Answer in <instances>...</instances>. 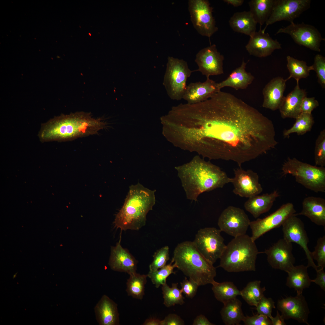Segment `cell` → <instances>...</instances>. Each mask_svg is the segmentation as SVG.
I'll list each match as a JSON object with an SVG mask.
<instances>
[{
    "instance_id": "obj_31",
    "label": "cell",
    "mask_w": 325,
    "mask_h": 325,
    "mask_svg": "<svg viewBox=\"0 0 325 325\" xmlns=\"http://www.w3.org/2000/svg\"><path fill=\"white\" fill-rule=\"evenodd\" d=\"M220 311L222 320L226 325H239L245 316L242 308V302L237 298L223 304Z\"/></svg>"
},
{
    "instance_id": "obj_26",
    "label": "cell",
    "mask_w": 325,
    "mask_h": 325,
    "mask_svg": "<svg viewBox=\"0 0 325 325\" xmlns=\"http://www.w3.org/2000/svg\"><path fill=\"white\" fill-rule=\"evenodd\" d=\"M94 311L99 325L119 324L117 305L107 296H102L95 306Z\"/></svg>"
},
{
    "instance_id": "obj_5",
    "label": "cell",
    "mask_w": 325,
    "mask_h": 325,
    "mask_svg": "<svg viewBox=\"0 0 325 325\" xmlns=\"http://www.w3.org/2000/svg\"><path fill=\"white\" fill-rule=\"evenodd\" d=\"M171 262L199 286L211 284L216 276V268L199 251L193 241H185L175 248Z\"/></svg>"
},
{
    "instance_id": "obj_24",
    "label": "cell",
    "mask_w": 325,
    "mask_h": 325,
    "mask_svg": "<svg viewBox=\"0 0 325 325\" xmlns=\"http://www.w3.org/2000/svg\"><path fill=\"white\" fill-rule=\"evenodd\" d=\"M306 95L305 90L301 89L299 83H297L294 89L284 97L280 106L279 109L282 118L296 119L301 113V103Z\"/></svg>"
},
{
    "instance_id": "obj_27",
    "label": "cell",
    "mask_w": 325,
    "mask_h": 325,
    "mask_svg": "<svg viewBox=\"0 0 325 325\" xmlns=\"http://www.w3.org/2000/svg\"><path fill=\"white\" fill-rule=\"evenodd\" d=\"M280 195L279 193L277 190L270 193L255 195L249 198L245 203L244 208L254 218H257L268 212Z\"/></svg>"
},
{
    "instance_id": "obj_14",
    "label": "cell",
    "mask_w": 325,
    "mask_h": 325,
    "mask_svg": "<svg viewBox=\"0 0 325 325\" xmlns=\"http://www.w3.org/2000/svg\"><path fill=\"white\" fill-rule=\"evenodd\" d=\"M293 204L288 203L282 205L276 211L263 218H258L250 221L252 239H257L270 231L282 226L286 219L296 214Z\"/></svg>"
},
{
    "instance_id": "obj_1",
    "label": "cell",
    "mask_w": 325,
    "mask_h": 325,
    "mask_svg": "<svg viewBox=\"0 0 325 325\" xmlns=\"http://www.w3.org/2000/svg\"><path fill=\"white\" fill-rule=\"evenodd\" d=\"M178 147L210 160L244 163L278 144L272 121L234 95L221 91L203 102L182 104L175 121Z\"/></svg>"
},
{
    "instance_id": "obj_53",
    "label": "cell",
    "mask_w": 325,
    "mask_h": 325,
    "mask_svg": "<svg viewBox=\"0 0 325 325\" xmlns=\"http://www.w3.org/2000/svg\"><path fill=\"white\" fill-rule=\"evenodd\" d=\"M224 2L228 4L231 5L234 7L241 5L243 3V0H224Z\"/></svg>"
},
{
    "instance_id": "obj_13",
    "label": "cell",
    "mask_w": 325,
    "mask_h": 325,
    "mask_svg": "<svg viewBox=\"0 0 325 325\" xmlns=\"http://www.w3.org/2000/svg\"><path fill=\"white\" fill-rule=\"evenodd\" d=\"M310 0H275L271 14L262 29L265 32L267 27L282 21L291 23L299 17L310 6Z\"/></svg>"
},
{
    "instance_id": "obj_40",
    "label": "cell",
    "mask_w": 325,
    "mask_h": 325,
    "mask_svg": "<svg viewBox=\"0 0 325 325\" xmlns=\"http://www.w3.org/2000/svg\"><path fill=\"white\" fill-rule=\"evenodd\" d=\"M315 166H325V130L321 131L315 142L314 152Z\"/></svg>"
},
{
    "instance_id": "obj_20",
    "label": "cell",
    "mask_w": 325,
    "mask_h": 325,
    "mask_svg": "<svg viewBox=\"0 0 325 325\" xmlns=\"http://www.w3.org/2000/svg\"><path fill=\"white\" fill-rule=\"evenodd\" d=\"M245 48L250 55L261 58L268 56L275 50L281 49V45L277 39H272L268 33L263 32L260 27L258 31L250 37Z\"/></svg>"
},
{
    "instance_id": "obj_25",
    "label": "cell",
    "mask_w": 325,
    "mask_h": 325,
    "mask_svg": "<svg viewBox=\"0 0 325 325\" xmlns=\"http://www.w3.org/2000/svg\"><path fill=\"white\" fill-rule=\"evenodd\" d=\"M295 215L305 216L316 224L325 228V199L313 196L305 198L302 202V211Z\"/></svg>"
},
{
    "instance_id": "obj_51",
    "label": "cell",
    "mask_w": 325,
    "mask_h": 325,
    "mask_svg": "<svg viewBox=\"0 0 325 325\" xmlns=\"http://www.w3.org/2000/svg\"><path fill=\"white\" fill-rule=\"evenodd\" d=\"M270 319L272 325H285V319L282 315H280L278 311H277L276 316L273 317L272 316L269 318Z\"/></svg>"
},
{
    "instance_id": "obj_12",
    "label": "cell",
    "mask_w": 325,
    "mask_h": 325,
    "mask_svg": "<svg viewBox=\"0 0 325 325\" xmlns=\"http://www.w3.org/2000/svg\"><path fill=\"white\" fill-rule=\"evenodd\" d=\"M250 222L243 209L229 206L221 212L218 224L221 231L235 237L246 234Z\"/></svg>"
},
{
    "instance_id": "obj_39",
    "label": "cell",
    "mask_w": 325,
    "mask_h": 325,
    "mask_svg": "<svg viewBox=\"0 0 325 325\" xmlns=\"http://www.w3.org/2000/svg\"><path fill=\"white\" fill-rule=\"evenodd\" d=\"M170 262L169 264L166 265L164 267L155 271H150L147 274L148 277L151 280L155 287L158 288L161 285L166 283L167 278L172 274H175L174 271L175 268H176V265Z\"/></svg>"
},
{
    "instance_id": "obj_52",
    "label": "cell",
    "mask_w": 325,
    "mask_h": 325,
    "mask_svg": "<svg viewBox=\"0 0 325 325\" xmlns=\"http://www.w3.org/2000/svg\"><path fill=\"white\" fill-rule=\"evenodd\" d=\"M161 320L159 319L150 318L147 319L143 325H160Z\"/></svg>"
},
{
    "instance_id": "obj_37",
    "label": "cell",
    "mask_w": 325,
    "mask_h": 325,
    "mask_svg": "<svg viewBox=\"0 0 325 325\" xmlns=\"http://www.w3.org/2000/svg\"><path fill=\"white\" fill-rule=\"evenodd\" d=\"M296 119L295 123L291 128L283 131L284 138L289 137L293 133H296L298 135H303L311 131L314 123L311 113H302Z\"/></svg>"
},
{
    "instance_id": "obj_49",
    "label": "cell",
    "mask_w": 325,
    "mask_h": 325,
    "mask_svg": "<svg viewBox=\"0 0 325 325\" xmlns=\"http://www.w3.org/2000/svg\"><path fill=\"white\" fill-rule=\"evenodd\" d=\"M324 268H320L316 270L317 276L314 280H311V282H314L318 285L323 290H325V273Z\"/></svg>"
},
{
    "instance_id": "obj_23",
    "label": "cell",
    "mask_w": 325,
    "mask_h": 325,
    "mask_svg": "<svg viewBox=\"0 0 325 325\" xmlns=\"http://www.w3.org/2000/svg\"><path fill=\"white\" fill-rule=\"evenodd\" d=\"M287 81L281 77H277L265 85L262 91L263 107L272 111L279 109L284 97L283 94Z\"/></svg>"
},
{
    "instance_id": "obj_11",
    "label": "cell",
    "mask_w": 325,
    "mask_h": 325,
    "mask_svg": "<svg viewBox=\"0 0 325 325\" xmlns=\"http://www.w3.org/2000/svg\"><path fill=\"white\" fill-rule=\"evenodd\" d=\"M280 33L288 34L297 44L317 52L320 51V43L325 40L316 28L303 23H291L287 26L279 29L276 34Z\"/></svg>"
},
{
    "instance_id": "obj_7",
    "label": "cell",
    "mask_w": 325,
    "mask_h": 325,
    "mask_svg": "<svg viewBox=\"0 0 325 325\" xmlns=\"http://www.w3.org/2000/svg\"><path fill=\"white\" fill-rule=\"evenodd\" d=\"M283 175H290L305 188L316 193L325 192V168L313 166L295 158L288 157L283 164Z\"/></svg>"
},
{
    "instance_id": "obj_9",
    "label": "cell",
    "mask_w": 325,
    "mask_h": 325,
    "mask_svg": "<svg viewBox=\"0 0 325 325\" xmlns=\"http://www.w3.org/2000/svg\"><path fill=\"white\" fill-rule=\"evenodd\" d=\"M221 232L214 227L200 229L193 241L199 251L213 264L220 258L226 246Z\"/></svg>"
},
{
    "instance_id": "obj_15",
    "label": "cell",
    "mask_w": 325,
    "mask_h": 325,
    "mask_svg": "<svg viewBox=\"0 0 325 325\" xmlns=\"http://www.w3.org/2000/svg\"><path fill=\"white\" fill-rule=\"evenodd\" d=\"M282 226L283 238L289 242L299 245L306 255L307 267H312L316 271L318 267L314 263L311 252L308 247L309 238L302 221L295 214L288 218Z\"/></svg>"
},
{
    "instance_id": "obj_50",
    "label": "cell",
    "mask_w": 325,
    "mask_h": 325,
    "mask_svg": "<svg viewBox=\"0 0 325 325\" xmlns=\"http://www.w3.org/2000/svg\"><path fill=\"white\" fill-rule=\"evenodd\" d=\"M193 325H213L214 324L210 322L204 315L200 314L194 319Z\"/></svg>"
},
{
    "instance_id": "obj_43",
    "label": "cell",
    "mask_w": 325,
    "mask_h": 325,
    "mask_svg": "<svg viewBox=\"0 0 325 325\" xmlns=\"http://www.w3.org/2000/svg\"><path fill=\"white\" fill-rule=\"evenodd\" d=\"M313 70L316 73L318 83L322 88H325V58L321 54H317L314 58L312 65Z\"/></svg>"
},
{
    "instance_id": "obj_47",
    "label": "cell",
    "mask_w": 325,
    "mask_h": 325,
    "mask_svg": "<svg viewBox=\"0 0 325 325\" xmlns=\"http://www.w3.org/2000/svg\"><path fill=\"white\" fill-rule=\"evenodd\" d=\"M319 106L318 102L314 97H305L303 99L301 105V113H311L314 110Z\"/></svg>"
},
{
    "instance_id": "obj_44",
    "label": "cell",
    "mask_w": 325,
    "mask_h": 325,
    "mask_svg": "<svg viewBox=\"0 0 325 325\" xmlns=\"http://www.w3.org/2000/svg\"><path fill=\"white\" fill-rule=\"evenodd\" d=\"M274 303L271 298H267L264 295L255 307L257 313L270 318L272 317V309L275 308Z\"/></svg>"
},
{
    "instance_id": "obj_42",
    "label": "cell",
    "mask_w": 325,
    "mask_h": 325,
    "mask_svg": "<svg viewBox=\"0 0 325 325\" xmlns=\"http://www.w3.org/2000/svg\"><path fill=\"white\" fill-rule=\"evenodd\" d=\"M314 259L317 263L318 268H324L325 267V236L319 238L314 250L311 252Z\"/></svg>"
},
{
    "instance_id": "obj_2",
    "label": "cell",
    "mask_w": 325,
    "mask_h": 325,
    "mask_svg": "<svg viewBox=\"0 0 325 325\" xmlns=\"http://www.w3.org/2000/svg\"><path fill=\"white\" fill-rule=\"evenodd\" d=\"M187 198L197 201L202 193L222 188L231 183L232 178L218 166L199 156L189 162L175 167Z\"/></svg>"
},
{
    "instance_id": "obj_18",
    "label": "cell",
    "mask_w": 325,
    "mask_h": 325,
    "mask_svg": "<svg viewBox=\"0 0 325 325\" xmlns=\"http://www.w3.org/2000/svg\"><path fill=\"white\" fill-rule=\"evenodd\" d=\"M223 55L213 44L200 50L197 54L195 61L198 66L195 71H199L206 78L224 73Z\"/></svg>"
},
{
    "instance_id": "obj_30",
    "label": "cell",
    "mask_w": 325,
    "mask_h": 325,
    "mask_svg": "<svg viewBox=\"0 0 325 325\" xmlns=\"http://www.w3.org/2000/svg\"><path fill=\"white\" fill-rule=\"evenodd\" d=\"M308 267L303 265L293 266L287 273L286 284L289 288L294 289L297 295L302 294L303 290L309 287L311 280L308 272Z\"/></svg>"
},
{
    "instance_id": "obj_4",
    "label": "cell",
    "mask_w": 325,
    "mask_h": 325,
    "mask_svg": "<svg viewBox=\"0 0 325 325\" xmlns=\"http://www.w3.org/2000/svg\"><path fill=\"white\" fill-rule=\"evenodd\" d=\"M155 191L139 183L131 186L124 203L116 215L115 227L125 231L138 230L144 226L147 215L155 204Z\"/></svg>"
},
{
    "instance_id": "obj_48",
    "label": "cell",
    "mask_w": 325,
    "mask_h": 325,
    "mask_svg": "<svg viewBox=\"0 0 325 325\" xmlns=\"http://www.w3.org/2000/svg\"><path fill=\"white\" fill-rule=\"evenodd\" d=\"M184 320L178 315L170 314L161 320L160 325H184Z\"/></svg>"
},
{
    "instance_id": "obj_8",
    "label": "cell",
    "mask_w": 325,
    "mask_h": 325,
    "mask_svg": "<svg viewBox=\"0 0 325 325\" xmlns=\"http://www.w3.org/2000/svg\"><path fill=\"white\" fill-rule=\"evenodd\" d=\"M194 71L190 70L184 60L168 57L163 84L171 99L176 101L182 99L187 86V79Z\"/></svg>"
},
{
    "instance_id": "obj_38",
    "label": "cell",
    "mask_w": 325,
    "mask_h": 325,
    "mask_svg": "<svg viewBox=\"0 0 325 325\" xmlns=\"http://www.w3.org/2000/svg\"><path fill=\"white\" fill-rule=\"evenodd\" d=\"M178 285V283H172L171 287L166 283L162 285L163 304L166 307L169 308L177 304L182 305L184 303L182 292Z\"/></svg>"
},
{
    "instance_id": "obj_16",
    "label": "cell",
    "mask_w": 325,
    "mask_h": 325,
    "mask_svg": "<svg viewBox=\"0 0 325 325\" xmlns=\"http://www.w3.org/2000/svg\"><path fill=\"white\" fill-rule=\"evenodd\" d=\"M292 250V243L283 238L262 253L267 255L268 262L273 268L287 273L294 266L295 262Z\"/></svg>"
},
{
    "instance_id": "obj_6",
    "label": "cell",
    "mask_w": 325,
    "mask_h": 325,
    "mask_svg": "<svg viewBox=\"0 0 325 325\" xmlns=\"http://www.w3.org/2000/svg\"><path fill=\"white\" fill-rule=\"evenodd\" d=\"M260 253L248 235L234 237L226 246L218 267L229 272L255 271L257 256Z\"/></svg>"
},
{
    "instance_id": "obj_32",
    "label": "cell",
    "mask_w": 325,
    "mask_h": 325,
    "mask_svg": "<svg viewBox=\"0 0 325 325\" xmlns=\"http://www.w3.org/2000/svg\"><path fill=\"white\" fill-rule=\"evenodd\" d=\"M275 0H251L249 2V11L257 23L262 26L269 18Z\"/></svg>"
},
{
    "instance_id": "obj_36",
    "label": "cell",
    "mask_w": 325,
    "mask_h": 325,
    "mask_svg": "<svg viewBox=\"0 0 325 325\" xmlns=\"http://www.w3.org/2000/svg\"><path fill=\"white\" fill-rule=\"evenodd\" d=\"M260 280H255L249 282L242 290L240 296L249 305L256 307L264 296L265 287L261 286Z\"/></svg>"
},
{
    "instance_id": "obj_17",
    "label": "cell",
    "mask_w": 325,
    "mask_h": 325,
    "mask_svg": "<svg viewBox=\"0 0 325 325\" xmlns=\"http://www.w3.org/2000/svg\"><path fill=\"white\" fill-rule=\"evenodd\" d=\"M234 176L231 178L233 193L241 197L249 198L259 195L263 191L258 174L251 170L241 167L234 169Z\"/></svg>"
},
{
    "instance_id": "obj_22",
    "label": "cell",
    "mask_w": 325,
    "mask_h": 325,
    "mask_svg": "<svg viewBox=\"0 0 325 325\" xmlns=\"http://www.w3.org/2000/svg\"><path fill=\"white\" fill-rule=\"evenodd\" d=\"M137 263L128 250L122 246L120 241L115 246L111 247L109 265L113 270L130 275L136 272Z\"/></svg>"
},
{
    "instance_id": "obj_33",
    "label": "cell",
    "mask_w": 325,
    "mask_h": 325,
    "mask_svg": "<svg viewBox=\"0 0 325 325\" xmlns=\"http://www.w3.org/2000/svg\"><path fill=\"white\" fill-rule=\"evenodd\" d=\"M212 284L215 297L223 304L240 296V291L231 282L219 283L214 280Z\"/></svg>"
},
{
    "instance_id": "obj_19",
    "label": "cell",
    "mask_w": 325,
    "mask_h": 325,
    "mask_svg": "<svg viewBox=\"0 0 325 325\" xmlns=\"http://www.w3.org/2000/svg\"><path fill=\"white\" fill-rule=\"evenodd\" d=\"M277 308L285 320L292 319L309 325L308 318L309 310L302 294L279 300Z\"/></svg>"
},
{
    "instance_id": "obj_35",
    "label": "cell",
    "mask_w": 325,
    "mask_h": 325,
    "mask_svg": "<svg viewBox=\"0 0 325 325\" xmlns=\"http://www.w3.org/2000/svg\"><path fill=\"white\" fill-rule=\"evenodd\" d=\"M287 67L289 73V76L287 80L293 78L299 83V80L302 78H305L309 75L310 71L313 70L312 66H308L306 63L303 60H298L290 56L286 57Z\"/></svg>"
},
{
    "instance_id": "obj_45",
    "label": "cell",
    "mask_w": 325,
    "mask_h": 325,
    "mask_svg": "<svg viewBox=\"0 0 325 325\" xmlns=\"http://www.w3.org/2000/svg\"><path fill=\"white\" fill-rule=\"evenodd\" d=\"M180 284L182 292L186 297L190 298H193L195 296L199 286L192 280L189 279L188 280L186 277L180 283Z\"/></svg>"
},
{
    "instance_id": "obj_29",
    "label": "cell",
    "mask_w": 325,
    "mask_h": 325,
    "mask_svg": "<svg viewBox=\"0 0 325 325\" xmlns=\"http://www.w3.org/2000/svg\"><path fill=\"white\" fill-rule=\"evenodd\" d=\"M229 23L234 31L249 37L256 31L257 23L249 11L234 13L230 18Z\"/></svg>"
},
{
    "instance_id": "obj_3",
    "label": "cell",
    "mask_w": 325,
    "mask_h": 325,
    "mask_svg": "<svg viewBox=\"0 0 325 325\" xmlns=\"http://www.w3.org/2000/svg\"><path fill=\"white\" fill-rule=\"evenodd\" d=\"M106 125L88 113L77 112L55 117L44 123L38 136L42 142L72 140L95 134Z\"/></svg>"
},
{
    "instance_id": "obj_10",
    "label": "cell",
    "mask_w": 325,
    "mask_h": 325,
    "mask_svg": "<svg viewBox=\"0 0 325 325\" xmlns=\"http://www.w3.org/2000/svg\"><path fill=\"white\" fill-rule=\"evenodd\" d=\"M188 10L193 26L201 35L210 38L218 30L213 8L207 0H189Z\"/></svg>"
},
{
    "instance_id": "obj_21",
    "label": "cell",
    "mask_w": 325,
    "mask_h": 325,
    "mask_svg": "<svg viewBox=\"0 0 325 325\" xmlns=\"http://www.w3.org/2000/svg\"><path fill=\"white\" fill-rule=\"evenodd\" d=\"M217 83L209 78L204 82H191L187 86L182 99L187 104H193L205 101L220 91Z\"/></svg>"
},
{
    "instance_id": "obj_46",
    "label": "cell",
    "mask_w": 325,
    "mask_h": 325,
    "mask_svg": "<svg viewBox=\"0 0 325 325\" xmlns=\"http://www.w3.org/2000/svg\"><path fill=\"white\" fill-rule=\"evenodd\" d=\"M243 321L246 325H272L269 317L258 313L251 316H245Z\"/></svg>"
},
{
    "instance_id": "obj_34",
    "label": "cell",
    "mask_w": 325,
    "mask_h": 325,
    "mask_svg": "<svg viewBox=\"0 0 325 325\" xmlns=\"http://www.w3.org/2000/svg\"><path fill=\"white\" fill-rule=\"evenodd\" d=\"M129 275L126 283V291L128 295L133 298L141 300L144 295L147 275H141L135 272Z\"/></svg>"
},
{
    "instance_id": "obj_28",
    "label": "cell",
    "mask_w": 325,
    "mask_h": 325,
    "mask_svg": "<svg viewBox=\"0 0 325 325\" xmlns=\"http://www.w3.org/2000/svg\"><path fill=\"white\" fill-rule=\"evenodd\" d=\"M247 63L243 60L241 65L233 70L224 80L217 83L219 90L224 87H231L236 90L246 89L253 82L254 76L246 70Z\"/></svg>"
},
{
    "instance_id": "obj_41",
    "label": "cell",
    "mask_w": 325,
    "mask_h": 325,
    "mask_svg": "<svg viewBox=\"0 0 325 325\" xmlns=\"http://www.w3.org/2000/svg\"><path fill=\"white\" fill-rule=\"evenodd\" d=\"M169 248L165 246L157 250L153 255V260L150 264V271H155L166 265L169 259Z\"/></svg>"
}]
</instances>
